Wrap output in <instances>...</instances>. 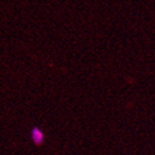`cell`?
<instances>
[{
  "label": "cell",
  "instance_id": "cell-1",
  "mask_svg": "<svg viewBox=\"0 0 155 155\" xmlns=\"http://www.w3.org/2000/svg\"><path fill=\"white\" fill-rule=\"evenodd\" d=\"M42 134L40 132L39 133H37V130L35 129L32 131V139L35 140V141H36V143H40L41 142V140H42Z\"/></svg>",
  "mask_w": 155,
  "mask_h": 155
}]
</instances>
